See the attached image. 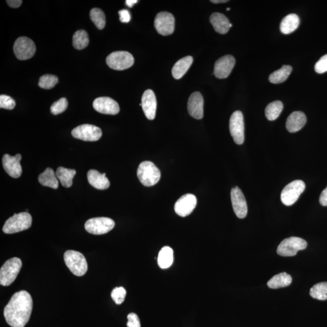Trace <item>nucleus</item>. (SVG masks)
I'll return each mask as SVG.
<instances>
[{"mask_svg": "<svg viewBox=\"0 0 327 327\" xmlns=\"http://www.w3.org/2000/svg\"><path fill=\"white\" fill-rule=\"evenodd\" d=\"M229 128L230 134L234 143L242 144L244 142V122L242 112L237 111L234 112L230 119Z\"/></svg>", "mask_w": 327, "mask_h": 327, "instance_id": "obj_12", "label": "nucleus"}, {"mask_svg": "<svg viewBox=\"0 0 327 327\" xmlns=\"http://www.w3.org/2000/svg\"><path fill=\"white\" fill-rule=\"evenodd\" d=\"M68 106V102L65 98L59 99L51 105V112L52 114L57 115L66 111Z\"/></svg>", "mask_w": 327, "mask_h": 327, "instance_id": "obj_36", "label": "nucleus"}, {"mask_svg": "<svg viewBox=\"0 0 327 327\" xmlns=\"http://www.w3.org/2000/svg\"><path fill=\"white\" fill-rule=\"evenodd\" d=\"M22 267L21 260L18 257H12L6 261L0 270V284L9 286L14 282Z\"/></svg>", "mask_w": 327, "mask_h": 327, "instance_id": "obj_5", "label": "nucleus"}, {"mask_svg": "<svg viewBox=\"0 0 327 327\" xmlns=\"http://www.w3.org/2000/svg\"><path fill=\"white\" fill-rule=\"evenodd\" d=\"M173 263V250L168 246L164 247L160 250L158 257V264L161 269H166Z\"/></svg>", "mask_w": 327, "mask_h": 327, "instance_id": "obj_28", "label": "nucleus"}, {"mask_svg": "<svg viewBox=\"0 0 327 327\" xmlns=\"http://www.w3.org/2000/svg\"><path fill=\"white\" fill-rule=\"evenodd\" d=\"M64 259L66 266L74 275L82 276L86 273L88 263L83 254L80 252L74 250L66 251Z\"/></svg>", "mask_w": 327, "mask_h": 327, "instance_id": "obj_3", "label": "nucleus"}, {"mask_svg": "<svg viewBox=\"0 0 327 327\" xmlns=\"http://www.w3.org/2000/svg\"><path fill=\"white\" fill-rule=\"evenodd\" d=\"M32 217L28 212L15 214L6 221L3 228V232L13 234L28 230L31 227Z\"/></svg>", "mask_w": 327, "mask_h": 327, "instance_id": "obj_4", "label": "nucleus"}, {"mask_svg": "<svg viewBox=\"0 0 327 327\" xmlns=\"http://www.w3.org/2000/svg\"><path fill=\"white\" fill-rule=\"evenodd\" d=\"M58 79L53 75H45L39 78L38 85L42 89H51L58 83Z\"/></svg>", "mask_w": 327, "mask_h": 327, "instance_id": "obj_35", "label": "nucleus"}, {"mask_svg": "<svg viewBox=\"0 0 327 327\" xmlns=\"http://www.w3.org/2000/svg\"><path fill=\"white\" fill-rule=\"evenodd\" d=\"M210 21L215 31L220 34H226L230 28V23L225 15L215 12L211 14Z\"/></svg>", "mask_w": 327, "mask_h": 327, "instance_id": "obj_23", "label": "nucleus"}, {"mask_svg": "<svg viewBox=\"0 0 327 327\" xmlns=\"http://www.w3.org/2000/svg\"><path fill=\"white\" fill-rule=\"evenodd\" d=\"M33 301L31 295L25 290L12 296L4 309L6 321L12 327H25L31 318Z\"/></svg>", "mask_w": 327, "mask_h": 327, "instance_id": "obj_1", "label": "nucleus"}, {"mask_svg": "<svg viewBox=\"0 0 327 327\" xmlns=\"http://www.w3.org/2000/svg\"><path fill=\"white\" fill-rule=\"evenodd\" d=\"M231 200L237 217L240 219L246 217L248 212L247 204L245 197L238 187H234L231 190Z\"/></svg>", "mask_w": 327, "mask_h": 327, "instance_id": "obj_15", "label": "nucleus"}, {"mask_svg": "<svg viewBox=\"0 0 327 327\" xmlns=\"http://www.w3.org/2000/svg\"><path fill=\"white\" fill-rule=\"evenodd\" d=\"M292 277L286 272L280 273L274 276L267 282V286L270 289H277L288 287L292 284Z\"/></svg>", "mask_w": 327, "mask_h": 327, "instance_id": "obj_27", "label": "nucleus"}, {"mask_svg": "<svg viewBox=\"0 0 327 327\" xmlns=\"http://www.w3.org/2000/svg\"><path fill=\"white\" fill-rule=\"evenodd\" d=\"M93 107L96 111L105 115H117L120 111L118 102L109 97L95 99Z\"/></svg>", "mask_w": 327, "mask_h": 327, "instance_id": "obj_18", "label": "nucleus"}, {"mask_svg": "<svg viewBox=\"0 0 327 327\" xmlns=\"http://www.w3.org/2000/svg\"><path fill=\"white\" fill-rule=\"evenodd\" d=\"M305 189L304 182L301 180L292 181L284 188L280 194L282 203L286 206H292L298 201Z\"/></svg>", "mask_w": 327, "mask_h": 327, "instance_id": "obj_6", "label": "nucleus"}, {"mask_svg": "<svg viewBox=\"0 0 327 327\" xmlns=\"http://www.w3.org/2000/svg\"><path fill=\"white\" fill-rule=\"evenodd\" d=\"M210 2L214 4H218V3H225L229 1L228 0H211Z\"/></svg>", "mask_w": 327, "mask_h": 327, "instance_id": "obj_45", "label": "nucleus"}, {"mask_svg": "<svg viewBox=\"0 0 327 327\" xmlns=\"http://www.w3.org/2000/svg\"><path fill=\"white\" fill-rule=\"evenodd\" d=\"M126 293V290L123 287H116L112 290L111 297L117 304L120 305L124 301Z\"/></svg>", "mask_w": 327, "mask_h": 327, "instance_id": "obj_37", "label": "nucleus"}, {"mask_svg": "<svg viewBox=\"0 0 327 327\" xmlns=\"http://www.w3.org/2000/svg\"><path fill=\"white\" fill-rule=\"evenodd\" d=\"M193 61V59L191 56H187V57L178 60L174 65L172 71H171L174 78L176 80H180L183 77L189 70Z\"/></svg>", "mask_w": 327, "mask_h": 327, "instance_id": "obj_24", "label": "nucleus"}, {"mask_svg": "<svg viewBox=\"0 0 327 327\" xmlns=\"http://www.w3.org/2000/svg\"><path fill=\"white\" fill-rule=\"evenodd\" d=\"M284 108L281 101H275L271 102L266 108V117L269 121L276 120L279 117Z\"/></svg>", "mask_w": 327, "mask_h": 327, "instance_id": "obj_31", "label": "nucleus"}, {"mask_svg": "<svg viewBox=\"0 0 327 327\" xmlns=\"http://www.w3.org/2000/svg\"><path fill=\"white\" fill-rule=\"evenodd\" d=\"M187 108L191 117L201 120L204 116V99L199 92H194L188 101Z\"/></svg>", "mask_w": 327, "mask_h": 327, "instance_id": "obj_20", "label": "nucleus"}, {"mask_svg": "<svg viewBox=\"0 0 327 327\" xmlns=\"http://www.w3.org/2000/svg\"><path fill=\"white\" fill-rule=\"evenodd\" d=\"M155 27L160 34L164 36L173 34L175 30V18L167 12H161L155 19Z\"/></svg>", "mask_w": 327, "mask_h": 327, "instance_id": "obj_13", "label": "nucleus"}, {"mask_svg": "<svg viewBox=\"0 0 327 327\" xmlns=\"http://www.w3.org/2000/svg\"><path fill=\"white\" fill-rule=\"evenodd\" d=\"M7 2L10 7L13 8H18L22 4L23 2L21 0H8Z\"/></svg>", "mask_w": 327, "mask_h": 327, "instance_id": "obj_43", "label": "nucleus"}, {"mask_svg": "<svg viewBox=\"0 0 327 327\" xmlns=\"http://www.w3.org/2000/svg\"><path fill=\"white\" fill-rule=\"evenodd\" d=\"M88 179L92 186L99 190L107 189L111 185L110 181L105 176V173L101 174L95 170L88 171Z\"/></svg>", "mask_w": 327, "mask_h": 327, "instance_id": "obj_22", "label": "nucleus"}, {"mask_svg": "<svg viewBox=\"0 0 327 327\" xmlns=\"http://www.w3.org/2000/svg\"><path fill=\"white\" fill-rule=\"evenodd\" d=\"M76 173L77 171L74 169L59 167L56 171V176L61 182L62 186L69 188L72 186L73 178H74Z\"/></svg>", "mask_w": 327, "mask_h": 327, "instance_id": "obj_29", "label": "nucleus"}, {"mask_svg": "<svg viewBox=\"0 0 327 327\" xmlns=\"http://www.w3.org/2000/svg\"><path fill=\"white\" fill-rule=\"evenodd\" d=\"M89 43V35L84 30H80L75 33L73 36V45L76 49L82 50L87 48Z\"/></svg>", "mask_w": 327, "mask_h": 327, "instance_id": "obj_32", "label": "nucleus"}, {"mask_svg": "<svg viewBox=\"0 0 327 327\" xmlns=\"http://www.w3.org/2000/svg\"><path fill=\"white\" fill-rule=\"evenodd\" d=\"M14 52L19 60H27L34 57L36 52V46L32 39L22 36L15 42Z\"/></svg>", "mask_w": 327, "mask_h": 327, "instance_id": "obj_10", "label": "nucleus"}, {"mask_svg": "<svg viewBox=\"0 0 327 327\" xmlns=\"http://www.w3.org/2000/svg\"><path fill=\"white\" fill-rule=\"evenodd\" d=\"M292 72V66L284 65L279 70L276 71L269 76V81L273 84H279L286 81Z\"/></svg>", "mask_w": 327, "mask_h": 327, "instance_id": "obj_30", "label": "nucleus"}, {"mask_svg": "<svg viewBox=\"0 0 327 327\" xmlns=\"http://www.w3.org/2000/svg\"><path fill=\"white\" fill-rule=\"evenodd\" d=\"M141 106L143 107L145 117L148 120H154L156 116L157 101L156 96L150 89H148L144 92L142 97Z\"/></svg>", "mask_w": 327, "mask_h": 327, "instance_id": "obj_19", "label": "nucleus"}, {"mask_svg": "<svg viewBox=\"0 0 327 327\" xmlns=\"http://www.w3.org/2000/svg\"><path fill=\"white\" fill-rule=\"evenodd\" d=\"M319 203L322 206H327V187L320 194Z\"/></svg>", "mask_w": 327, "mask_h": 327, "instance_id": "obj_42", "label": "nucleus"}, {"mask_svg": "<svg viewBox=\"0 0 327 327\" xmlns=\"http://www.w3.org/2000/svg\"><path fill=\"white\" fill-rule=\"evenodd\" d=\"M72 136L85 141H97L102 137V131L100 127L91 124H82L74 128L72 131Z\"/></svg>", "mask_w": 327, "mask_h": 327, "instance_id": "obj_11", "label": "nucleus"}, {"mask_svg": "<svg viewBox=\"0 0 327 327\" xmlns=\"http://www.w3.org/2000/svg\"><path fill=\"white\" fill-rule=\"evenodd\" d=\"M118 14L120 15V19L122 23H128L130 21V14L127 10H121V11H119Z\"/></svg>", "mask_w": 327, "mask_h": 327, "instance_id": "obj_41", "label": "nucleus"}, {"mask_svg": "<svg viewBox=\"0 0 327 327\" xmlns=\"http://www.w3.org/2000/svg\"><path fill=\"white\" fill-rule=\"evenodd\" d=\"M134 58L129 52L117 51L112 52L106 58L108 67L116 71H123L132 67Z\"/></svg>", "mask_w": 327, "mask_h": 327, "instance_id": "obj_7", "label": "nucleus"}, {"mask_svg": "<svg viewBox=\"0 0 327 327\" xmlns=\"http://www.w3.org/2000/svg\"><path fill=\"white\" fill-rule=\"evenodd\" d=\"M127 327H141L140 319L137 314L131 313L127 316Z\"/></svg>", "mask_w": 327, "mask_h": 327, "instance_id": "obj_40", "label": "nucleus"}, {"mask_svg": "<svg viewBox=\"0 0 327 327\" xmlns=\"http://www.w3.org/2000/svg\"><path fill=\"white\" fill-rule=\"evenodd\" d=\"M307 243L298 237H290L282 241L277 249V253L281 256H295L298 251L306 249Z\"/></svg>", "mask_w": 327, "mask_h": 327, "instance_id": "obj_9", "label": "nucleus"}, {"mask_svg": "<svg viewBox=\"0 0 327 327\" xmlns=\"http://www.w3.org/2000/svg\"><path fill=\"white\" fill-rule=\"evenodd\" d=\"M230 8H227V11H230Z\"/></svg>", "mask_w": 327, "mask_h": 327, "instance_id": "obj_46", "label": "nucleus"}, {"mask_svg": "<svg viewBox=\"0 0 327 327\" xmlns=\"http://www.w3.org/2000/svg\"><path fill=\"white\" fill-rule=\"evenodd\" d=\"M310 295L314 299L320 300L327 299V282H320L314 285L310 291Z\"/></svg>", "mask_w": 327, "mask_h": 327, "instance_id": "obj_33", "label": "nucleus"}, {"mask_svg": "<svg viewBox=\"0 0 327 327\" xmlns=\"http://www.w3.org/2000/svg\"><path fill=\"white\" fill-rule=\"evenodd\" d=\"M307 123V117L302 112L296 111L289 115L286 122V128L290 133L301 130Z\"/></svg>", "mask_w": 327, "mask_h": 327, "instance_id": "obj_21", "label": "nucleus"}, {"mask_svg": "<svg viewBox=\"0 0 327 327\" xmlns=\"http://www.w3.org/2000/svg\"><path fill=\"white\" fill-rule=\"evenodd\" d=\"M115 226L114 220L106 217L91 218L85 223V230L89 233L100 235L107 233L114 229Z\"/></svg>", "mask_w": 327, "mask_h": 327, "instance_id": "obj_8", "label": "nucleus"}, {"mask_svg": "<svg viewBox=\"0 0 327 327\" xmlns=\"http://www.w3.org/2000/svg\"><path fill=\"white\" fill-rule=\"evenodd\" d=\"M138 3L137 0H127L125 1V3L129 8L133 7L134 5Z\"/></svg>", "mask_w": 327, "mask_h": 327, "instance_id": "obj_44", "label": "nucleus"}, {"mask_svg": "<svg viewBox=\"0 0 327 327\" xmlns=\"http://www.w3.org/2000/svg\"><path fill=\"white\" fill-rule=\"evenodd\" d=\"M137 176L144 186L151 187L159 182L161 172L152 162L144 161L138 168Z\"/></svg>", "mask_w": 327, "mask_h": 327, "instance_id": "obj_2", "label": "nucleus"}, {"mask_svg": "<svg viewBox=\"0 0 327 327\" xmlns=\"http://www.w3.org/2000/svg\"><path fill=\"white\" fill-rule=\"evenodd\" d=\"M300 23L299 16L295 14L287 15L280 25V31L284 34H290L298 28Z\"/></svg>", "mask_w": 327, "mask_h": 327, "instance_id": "obj_25", "label": "nucleus"}, {"mask_svg": "<svg viewBox=\"0 0 327 327\" xmlns=\"http://www.w3.org/2000/svg\"><path fill=\"white\" fill-rule=\"evenodd\" d=\"M15 101L9 96L1 95L0 96V107L12 110L15 107Z\"/></svg>", "mask_w": 327, "mask_h": 327, "instance_id": "obj_38", "label": "nucleus"}, {"mask_svg": "<svg viewBox=\"0 0 327 327\" xmlns=\"http://www.w3.org/2000/svg\"><path fill=\"white\" fill-rule=\"evenodd\" d=\"M197 199L192 194H186L182 196L175 204V211L181 217L189 216L196 207Z\"/></svg>", "mask_w": 327, "mask_h": 327, "instance_id": "obj_14", "label": "nucleus"}, {"mask_svg": "<svg viewBox=\"0 0 327 327\" xmlns=\"http://www.w3.org/2000/svg\"><path fill=\"white\" fill-rule=\"evenodd\" d=\"M91 19L99 29H104L105 25V17L104 12L98 8H94L90 12Z\"/></svg>", "mask_w": 327, "mask_h": 327, "instance_id": "obj_34", "label": "nucleus"}, {"mask_svg": "<svg viewBox=\"0 0 327 327\" xmlns=\"http://www.w3.org/2000/svg\"><path fill=\"white\" fill-rule=\"evenodd\" d=\"M315 70L318 74H323L327 71V54L323 55L316 62L315 66Z\"/></svg>", "mask_w": 327, "mask_h": 327, "instance_id": "obj_39", "label": "nucleus"}, {"mask_svg": "<svg viewBox=\"0 0 327 327\" xmlns=\"http://www.w3.org/2000/svg\"><path fill=\"white\" fill-rule=\"evenodd\" d=\"M20 154L16 155L14 157L6 154L3 157V166L6 173L14 178H18L21 177L22 174V167L20 164L21 160Z\"/></svg>", "mask_w": 327, "mask_h": 327, "instance_id": "obj_17", "label": "nucleus"}, {"mask_svg": "<svg viewBox=\"0 0 327 327\" xmlns=\"http://www.w3.org/2000/svg\"><path fill=\"white\" fill-rule=\"evenodd\" d=\"M39 183L42 186L57 189L58 187V181L54 170L51 168H47L44 172L39 175L38 177Z\"/></svg>", "mask_w": 327, "mask_h": 327, "instance_id": "obj_26", "label": "nucleus"}, {"mask_svg": "<svg viewBox=\"0 0 327 327\" xmlns=\"http://www.w3.org/2000/svg\"><path fill=\"white\" fill-rule=\"evenodd\" d=\"M235 62V59L230 55L217 59L214 67V76L219 79L227 78L232 72Z\"/></svg>", "mask_w": 327, "mask_h": 327, "instance_id": "obj_16", "label": "nucleus"}]
</instances>
